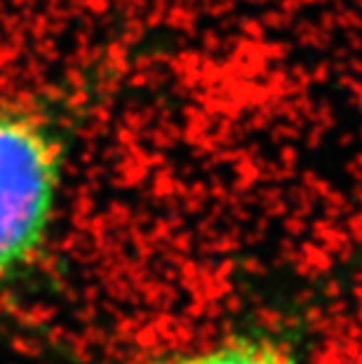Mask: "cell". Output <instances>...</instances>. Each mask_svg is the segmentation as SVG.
<instances>
[{"label": "cell", "mask_w": 362, "mask_h": 364, "mask_svg": "<svg viewBox=\"0 0 362 364\" xmlns=\"http://www.w3.org/2000/svg\"><path fill=\"white\" fill-rule=\"evenodd\" d=\"M142 364H302L297 353L264 331H233L205 343L158 355Z\"/></svg>", "instance_id": "obj_2"}, {"label": "cell", "mask_w": 362, "mask_h": 364, "mask_svg": "<svg viewBox=\"0 0 362 364\" xmlns=\"http://www.w3.org/2000/svg\"><path fill=\"white\" fill-rule=\"evenodd\" d=\"M64 144L41 111L0 99V289L48 245L59 209Z\"/></svg>", "instance_id": "obj_1"}]
</instances>
